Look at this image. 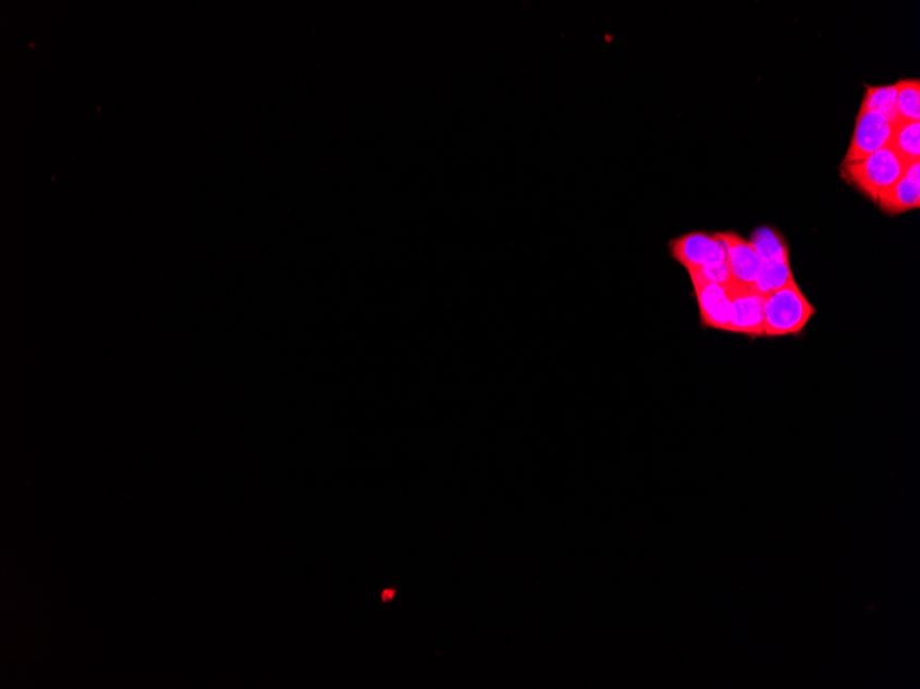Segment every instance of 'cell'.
<instances>
[{
  "mask_svg": "<svg viewBox=\"0 0 920 689\" xmlns=\"http://www.w3.org/2000/svg\"><path fill=\"white\" fill-rule=\"evenodd\" d=\"M689 276L698 300L701 323L707 328L731 332L732 305L726 286L710 283L696 273H689Z\"/></svg>",
  "mask_w": 920,
  "mask_h": 689,
  "instance_id": "cell-6",
  "label": "cell"
},
{
  "mask_svg": "<svg viewBox=\"0 0 920 689\" xmlns=\"http://www.w3.org/2000/svg\"><path fill=\"white\" fill-rule=\"evenodd\" d=\"M670 253L688 273L699 274L710 283L724 286L731 281L726 248L716 233L685 234L670 243Z\"/></svg>",
  "mask_w": 920,
  "mask_h": 689,
  "instance_id": "cell-1",
  "label": "cell"
},
{
  "mask_svg": "<svg viewBox=\"0 0 920 689\" xmlns=\"http://www.w3.org/2000/svg\"><path fill=\"white\" fill-rule=\"evenodd\" d=\"M716 234L726 248L727 264H729L731 271L729 283L752 286L756 283L759 268H761V259H759L752 244L736 233Z\"/></svg>",
  "mask_w": 920,
  "mask_h": 689,
  "instance_id": "cell-8",
  "label": "cell"
},
{
  "mask_svg": "<svg viewBox=\"0 0 920 689\" xmlns=\"http://www.w3.org/2000/svg\"><path fill=\"white\" fill-rule=\"evenodd\" d=\"M815 309L795 281L763 302V336H788L802 332Z\"/></svg>",
  "mask_w": 920,
  "mask_h": 689,
  "instance_id": "cell-2",
  "label": "cell"
},
{
  "mask_svg": "<svg viewBox=\"0 0 920 689\" xmlns=\"http://www.w3.org/2000/svg\"><path fill=\"white\" fill-rule=\"evenodd\" d=\"M888 148L896 151L898 158L907 164L920 161V122L894 120V128Z\"/></svg>",
  "mask_w": 920,
  "mask_h": 689,
  "instance_id": "cell-10",
  "label": "cell"
},
{
  "mask_svg": "<svg viewBox=\"0 0 920 689\" xmlns=\"http://www.w3.org/2000/svg\"><path fill=\"white\" fill-rule=\"evenodd\" d=\"M727 295L732 305L731 333L759 337L763 336V302L752 286L727 283Z\"/></svg>",
  "mask_w": 920,
  "mask_h": 689,
  "instance_id": "cell-5",
  "label": "cell"
},
{
  "mask_svg": "<svg viewBox=\"0 0 920 689\" xmlns=\"http://www.w3.org/2000/svg\"><path fill=\"white\" fill-rule=\"evenodd\" d=\"M878 206L887 216H900L920 206V161L908 164L900 180L878 197Z\"/></svg>",
  "mask_w": 920,
  "mask_h": 689,
  "instance_id": "cell-7",
  "label": "cell"
},
{
  "mask_svg": "<svg viewBox=\"0 0 920 689\" xmlns=\"http://www.w3.org/2000/svg\"><path fill=\"white\" fill-rule=\"evenodd\" d=\"M793 281L795 280L789 259L762 260L752 288L759 295L766 297L773 294V292L782 290L783 286L793 283Z\"/></svg>",
  "mask_w": 920,
  "mask_h": 689,
  "instance_id": "cell-9",
  "label": "cell"
},
{
  "mask_svg": "<svg viewBox=\"0 0 920 689\" xmlns=\"http://www.w3.org/2000/svg\"><path fill=\"white\" fill-rule=\"evenodd\" d=\"M748 242L752 244L761 262L762 260L789 259L788 244L777 230L769 226L759 227Z\"/></svg>",
  "mask_w": 920,
  "mask_h": 689,
  "instance_id": "cell-11",
  "label": "cell"
},
{
  "mask_svg": "<svg viewBox=\"0 0 920 689\" xmlns=\"http://www.w3.org/2000/svg\"><path fill=\"white\" fill-rule=\"evenodd\" d=\"M897 83L892 86H867L859 112L882 114L888 120L896 118Z\"/></svg>",
  "mask_w": 920,
  "mask_h": 689,
  "instance_id": "cell-12",
  "label": "cell"
},
{
  "mask_svg": "<svg viewBox=\"0 0 920 689\" xmlns=\"http://www.w3.org/2000/svg\"><path fill=\"white\" fill-rule=\"evenodd\" d=\"M896 118L904 122H920V82H897Z\"/></svg>",
  "mask_w": 920,
  "mask_h": 689,
  "instance_id": "cell-13",
  "label": "cell"
},
{
  "mask_svg": "<svg viewBox=\"0 0 920 689\" xmlns=\"http://www.w3.org/2000/svg\"><path fill=\"white\" fill-rule=\"evenodd\" d=\"M893 128L894 122L882 114L859 112L844 163H857L886 148L891 144Z\"/></svg>",
  "mask_w": 920,
  "mask_h": 689,
  "instance_id": "cell-4",
  "label": "cell"
},
{
  "mask_svg": "<svg viewBox=\"0 0 920 689\" xmlns=\"http://www.w3.org/2000/svg\"><path fill=\"white\" fill-rule=\"evenodd\" d=\"M911 164V163H909ZM907 163L892 148H883L857 163H842L841 176L862 195L878 201L883 190L900 180Z\"/></svg>",
  "mask_w": 920,
  "mask_h": 689,
  "instance_id": "cell-3",
  "label": "cell"
}]
</instances>
